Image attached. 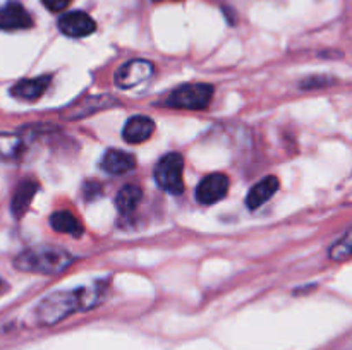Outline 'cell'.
Instances as JSON below:
<instances>
[{
  "label": "cell",
  "mask_w": 352,
  "mask_h": 350,
  "mask_svg": "<svg viewBox=\"0 0 352 350\" xmlns=\"http://www.w3.org/2000/svg\"><path fill=\"white\" fill-rule=\"evenodd\" d=\"M136 167V158L127 151L109 150L102 158V168L112 175H120L131 172Z\"/></svg>",
  "instance_id": "13"
},
{
  "label": "cell",
  "mask_w": 352,
  "mask_h": 350,
  "mask_svg": "<svg viewBox=\"0 0 352 350\" xmlns=\"http://www.w3.org/2000/svg\"><path fill=\"white\" fill-rule=\"evenodd\" d=\"M229 192V177L226 174H210L196 187V199L201 205H213L223 199Z\"/></svg>",
  "instance_id": "6"
},
{
  "label": "cell",
  "mask_w": 352,
  "mask_h": 350,
  "mask_svg": "<svg viewBox=\"0 0 352 350\" xmlns=\"http://www.w3.org/2000/svg\"><path fill=\"white\" fill-rule=\"evenodd\" d=\"M155 132V120L146 115H134L126 122L122 137L129 144H140L150 139Z\"/></svg>",
  "instance_id": "10"
},
{
  "label": "cell",
  "mask_w": 352,
  "mask_h": 350,
  "mask_svg": "<svg viewBox=\"0 0 352 350\" xmlns=\"http://www.w3.org/2000/svg\"><path fill=\"white\" fill-rule=\"evenodd\" d=\"M23 151L21 136L9 132H0V160H14Z\"/></svg>",
  "instance_id": "17"
},
{
  "label": "cell",
  "mask_w": 352,
  "mask_h": 350,
  "mask_svg": "<svg viewBox=\"0 0 352 350\" xmlns=\"http://www.w3.org/2000/svg\"><path fill=\"white\" fill-rule=\"evenodd\" d=\"M58 30L71 38H85L91 34L96 30V23L93 17H89L86 12L81 10H74V12H67L58 19Z\"/></svg>",
  "instance_id": "7"
},
{
  "label": "cell",
  "mask_w": 352,
  "mask_h": 350,
  "mask_svg": "<svg viewBox=\"0 0 352 350\" xmlns=\"http://www.w3.org/2000/svg\"><path fill=\"white\" fill-rule=\"evenodd\" d=\"M33 26V17L19 2H9L0 7V30L16 31Z\"/></svg>",
  "instance_id": "9"
},
{
  "label": "cell",
  "mask_w": 352,
  "mask_h": 350,
  "mask_svg": "<svg viewBox=\"0 0 352 350\" xmlns=\"http://www.w3.org/2000/svg\"><path fill=\"white\" fill-rule=\"evenodd\" d=\"M213 98V88L210 84H182L175 88L165 100V105L170 108L182 110H205Z\"/></svg>",
  "instance_id": "3"
},
{
  "label": "cell",
  "mask_w": 352,
  "mask_h": 350,
  "mask_svg": "<svg viewBox=\"0 0 352 350\" xmlns=\"http://www.w3.org/2000/svg\"><path fill=\"white\" fill-rule=\"evenodd\" d=\"M0 288H2V281H0Z\"/></svg>",
  "instance_id": "22"
},
{
  "label": "cell",
  "mask_w": 352,
  "mask_h": 350,
  "mask_svg": "<svg viewBox=\"0 0 352 350\" xmlns=\"http://www.w3.org/2000/svg\"><path fill=\"white\" fill-rule=\"evenodd\" d=\"M74 257L64 249L50 246H38L24 250L14 259V266L26 273L57 275L67 270Z\"/></svg>",
  "instance_id": "2"
},
{
  "label": "cell",
  "mask_w": 352,
  "mask_h": 350,
  "mask_svg": "<svg viewBox=\"0 0 352 350\" xmlns=\"http://www.w3.org/2000/svg\"><path fill=\"white\" fill-rule=\"evenodd\" d=\"M153 74V64L148 60H129L124 65H120L116 72V84L122 89H129L138 86L140 82L146 81Z\"/></svg>",
  "instance_id": "5"
},
{
  "label": "cell",
  "mask_w": 352,
  "mask_h": 350,
  "mask_svg": "<svg viewBox=\"0 0 352 350\" xmlns=\"http://www.w3.org/2000/svg\"><path fill=\"white\" fill-rule=\"evenodd\" d=\"M50 226L58 233H65V235L79 237L82 233V223L72 215L71 211H55L50 215Z\"/></svg>",
  "instance_id": "15"
},
{
  "label": "cell",
  "mask_w": 352,
  "mask_h": 350,
  "mask_svg": "<svg viewBox=\"0 0 352 350\" xmlns=\"http://www.w3.org/2000/svg\"><path fill=\"white\" fill-rule=\"evenodd\" d=\"M41 2H43V5L47 7L48 10H52V12H58V10H64L72 0H41Z\"/></svg>",
  "instance_id": "20"
},
{
  "label": "cell",
  "mask_w": 352,
  "mask_h": 350,
  "mask_svg": "<svg viewBox=\"0 0 352 350\" xmlns=\"http://www.w3.org/2000/svg\"><path fill=\"white\" fill-rule=\"evenodd\" d=\"M116 100L109 95H95V96H86V98L79 100L78 103H74L72 106H69L67 112H64V117L67 120H78L82 117H88L91 113L100 112V110L110 108L112 105H116Z\"/></svg>",
  "instance_id": "8"
},
{
  "label": "cell",
  "mask_w": 352,
  "mask_h": 350,
  "mask_svg": "<svg viewBox=\"0 0 352 350\" xmlns=\"http://www.w3.org/2000/svg\"><path fill=\"white\" fill-rule=\"evenodd\" d=\"M50 75H40V78H30L23 79V81L16 82L10 89V95L17 100H24V102H33L38 100L45 91H47L48 84H50Z\"/></svg>",
  "instance_id": "11"
},
{
  "label": "cell",
  "mask_w": 352,
  "mask_h": 350,
  "mask_svg": "<svg viewBox=\"0 0 352 350\" xmlns=\"http://www.w3.org/2000/svg\"><path fill=\"white\" fill-rule=\"evenodd\" d=\"M329 82V78H309V81H306L302 88H316V86H325Z\"/></svg>",
  "instance_id": "21"
},
{
  "label": "cell",
  "mask_w": 352,
  "mask_h": 350,
  "mask_svg": "<svg viewBox=\"0 0 352 350\" xmlns=\"http://www.w3.org/2000/svg\"><path fill=\"white\" fill-rule=\"evenodd\" d=\"M155 2H160V0H155Z\"/></svg>",
  "instance_id": "23"
},
{
  "label": "cell",
  "mask_w": 352,
  "mask_h": 350,
  "mask_svg": "<svg viewBox=\"0 0 352 350\" xmlns=\"http://www.w3.org/2000/svg\"><path fill=\"white\" fill-rule=\"evenodd\" d=\"M141 198H143V191L138 185H124L116 196V206L119 211L131 213L138 205H140Z\"/></svg>",
  "instance_id": "16"
},
{
  "label": "cell",
  "mask_w": 352,
  "mask_h": 350,
  "mask_svg": "<svg viewBox=\"0 0 352 350\" xmlns=\"http://www.w3.org/2000/svg\"><path fill=\"white\" fill-rule=\"evenodd\" d=\"M278 185H280V182H278V178L275 177V175H267L265 178H261L258 184L253 185V189H251L250 194H248V208L256 209L260 208V206H263L265 202L278 191Z\"/></svg>",
  "instance_id": "12"
},
{
  "label": "cell",
  "mask_w": 352,
  "mask_h": 350,
  "mask_svg": "<svg viewBox=\"0 0 352 350\" xmlns=\"http://www.w3.org/2000/svg\"><path fill=\"white\" fill-rule=\"evenodd\" d=\"M352 256V230L346 233L339 242H336V246L330 249V257L332 259H347Z\"/></svg>",
  "instance_id": "18"
},
{
  "label": "cell",
  "mask_w": 352,
  "mask_h": 350,
  "mask_svg": "<svg viewBox=\"0 0 352 350\" xmlns=\"http://www.w3.org/2000/svg\"><path fill=\"white\" fill-rule=\"evenodd\" d=\"M38 192V182L34 180H24L17 185V189L14 191L12 201H10V211L16 218H21L24 213L30 208L31 201H33L34 194Z\"/></svg>",
  "instance_id": "14"
},
{
  "label": "cell",
  "mask_w": 352,
  "mask_h": 350,
  "mask_svg": "<svg viewBox=\"0 0 352 350\" xmlns=\"http://www.w3.org/2000/svg\"><path fill=\"white\" fill-rule=\"evenodd\" d=\"M82 189H85V191H82L85 192V198L89 199V201L102 194V185H100L98 182H88V184H85Z\"/></svg>",
  "instance_id": "19"
},
{
  "label": "cell",
  "mask_w": 352,
  "mask_h": 350,
  "mask_svg": "<svg viewBox=\"0 0 352 350\" xmlns=\"http://www.w3.org/2000/svg\"><path fill=\"white\" fill-rule=\"evenodd\" d=\"M100 301L102 299H100V292L96 290V287L54 292L38 304V323L43 326H54L62 319L74 314L76 311H86V309L95 307Z\"/></svg>",
  "instance_id": "1"
},
{
  "label": "cell",
  "mask_w": 352,
  "mask_h": 350,
  "mask_svg": "<svg viewBox=\"0 0 352 350\" xmlns=\"http://www.w3.org/2000/svg\"><path fill=\"white\" fill-rule=\"evenodd\" d=\"M184 160L179 153H167L155 167V178L164 191L181 194L184 191Z\"/></svg>",
  "instance_id": "4"
}]
</instances>
